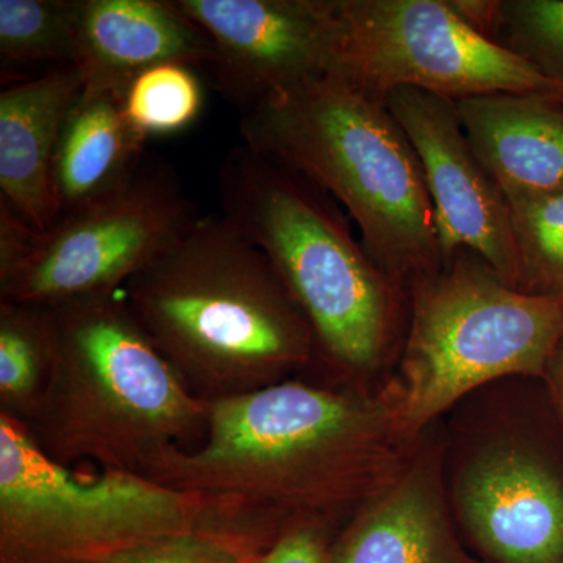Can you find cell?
<instances>
[{
	"label": "cell",
	"instance_id": "cell-1",
	"mask_svg": "<svg viewBox=\"0 0 563 563\" xmlns=\"http://www.w3.org/2000/svg\"><path fill=\"white\" fill-rule=\"evenodd\" d=\"M121 292L206 401L265 387L273 374L303 361L314 340L272 262L221 213L199 217Z\"/></svg>",
	"mask_w": 563,
	"mask_h": 563
},
{
	"label": "cell",
	"instance_id": "cell-2",
	"mask_svg": "<svg viewBox=\"0 0 563 563\" xmlns=\"http://www.w3.org/2000/svg\"><path fill=\"white\" fill-rule=\"evenodd\" d=\"M243 143L317 184L357 224L393 279L443 268L420 158L387 102L331 74L242 114Z\"/></svg>",
	"mask_w": 563,
	"mask_h": 563
},
{
	"label": "cell",
	"instance_id": "cell-3",
	"mask_svg": "<svg viewBox=\"0 0 563 563\" xmlns=\"http://www.w3.org/2000/svg\"><path fill=\"white\" fill-rule=\"evenodd\" d=\"M46 309L51 373L31 433L49 457L143 474L206 431V399L181 379L122 296Z\"/></svg>",
	"mask_w": 563,
	"mask_h": 563
},
{
	"label": "cell",
	"instance_id": "cell-4",
	"mask_svg": "<svg viewBox=\"0 0 563 563\" xmlns=\"http://www.w3.org/2000/svg\"><path fill=\"white\" fill-rule=\"evenodd\" d=\"M221 214L272 262L322 351L368 368L391 325V276L352 232L343 207L302 174L233 147L218 173Z\"/></svg>",
	"mask_w": 563,
	"mask_h": 563
},
{
	"label": "cell",
	"instance_id": "cell-5",
	"mask_svg": "<svg viewBox=\"0 0 563 563\" xmlns=\"http://www.w3.org/2000/svg\"><path fill=\"white\" fill-rule=\"evenodd\" d=\"M251 536L246 515L140 473H74L0 413L2 563H96L143 540L187 532Z\"/></svg>",
	"mask_w": 563,
	"mask_h": 563
},
{
	"label": "cell",
	"instance_id": "cell-6",
	"mask_svg": "<svg viewBox=\"0 0 563 563\" xmlns=\"http://www.w3.org/2000/svg\"><path fill=\"white\" fill-rule=\"evenodd\" d=\"M365 417L344 396L307 385H268L207 401L206 440L174 448L144 476L250 512L272 503L335 495Z\"/></svg>",
	"mask_w": 563,
	"mask_h": 563
},
{
	"label": "cell",
	"instance_id": "cell-7",
	"mask_svg": "<svg viewBox=\"0 0 563 563\" xmlns=\"http://www.w3.org/2000/svg\"><path fill=\"white\" fill-rule=\"evenodd\" d=\"M563 340V292L510 287L461 251L415 285L404 415L422 424L463 393L506 374H540Z\"/></svg>",
	"mask_w": 563,
	"mask_h": 563
},
{
	"label": "cell",
	"instance_id": "cell-8",
	"mask_svg": "<svg viewBox=\"0 0 563 563\" xmlns=\"http://www.w3.org/2000/svg\"><path fill=\"white\" fill-rule=\"evenodd\" d=\"M199 217L176 169L146 152L118 190L51 231L24 225L11 239L0 257L2 301L52 307L121 291Z\"/></svg>",
	"mask_w": 563,
	"mask_h": 563
},
{
	"label": "cell",
	"instance_id": "cell-9",
	"mask_svg": "<svg viewBox=\"0 0 563 563\" xmlns=\"http://www.w3.org/2000/svg\"><path fill=\"white\" fill-rule=\"evenodd\" d=\"M336 74L385 101L399 88L459 102L514 92L562 99L563 88L474 31L450 0H335Z\"/></svg>",
	"mask_w": 563,
	"mask_h": 563
},
{
	"label": "cell",
	"instance_id": "cell-10",
	"mask_svg": "<svg viewBox=\"0 0 563 563\" xmlns=\"http://www.w3.org/2000/svg\"><path fill=\"white\" fill-rule=\"evenodd\" d=\"M213 43L211 85L240 111L339 70L335 0H174Z\"/></svg>",
	"mask_w": 563,
	"mask_h": 563
},
{
	"label": "cell",
	"instance_id": "cell-11",
	"mask_svg": "<svg viewBox=\"0 0 563 563\" xmlns=\"http://www.w3.org/2000/svg\"><path fill=\"white\" fill-rule=\"evenodd\" d=\"M385 102L420 158L443 266L457 252L470 251L518 288L509 201L473 150L455 102L415 88L391 91Z\"/></svg>",
	"mask_w": 563,
	"mask_h": 563
},
{
	"label": "cell",
	"instance_id": "cell-12",
	"mask_svg": "<svg viewBox=\"0 0 563 563\" xmlns=\"http://www.w3.org/2000/svg\"><path fill=\"white\" fill-rule=\"evenodd\" d=\"M214 60L210 36L174 0H81L77 68L85 81L124 90L135 74L161 63L209 73Z\"/></svg>",
	"mask_w": 563,
	"mask_h": 563
},
{
	"label": "cell",
	"instance_id": "cell-13",
	"mask_svg": "<svg viewBox=\"0 0 563 563\" xmlns=\"http://www.w3.org/2000/svg\"><path fill=\"white\" fill-rule=\"evenodd\" d=\"M84 85L85 74L69 66L0 92V199L40 232L57 224L55 152L63 122Z\"/></svg>",
	"mask_w": 563,
	"mask_h": 563
},
{
	"label": "cell",
	"instance_id": "cell-14",
	"mask_svg": "<svg viewBox=\"0 0 563 563\" xmlns=\"http://www.w3.org/2000/svg\"><path fill=\"white\" fill-rule=\"evenodd\" d=\"M474 536L504 563L563 562V490L523 455L477 465L463 488Z\"/></svg>",
	"mask_w": 563,
	"mask_h": 563
},
{
	"label": "cell",
	"instance_id": "cell-15",
	"mask_svg": "<svg viewBox=\"0 0 563 563\" xmlns=\"http://www.w3.org/2000/svg\"><path fill=\"white\" fill-rule=\"evenodd\" d=\"M473 150L507 199L563 190V101L539 95L455 102Z\"/></svg>",
	"mask_w": 563,
	"mask_h": 563
},
{
	"label": "cell",
	"instance_id": "cell-16",
	"mask_svg": "<svg viewBox=\"0 0 563 563\" xmlns=\"http://www.w3.org/2000/svg\"><path fill=\"white\" fill-rule=\"evenodd\" d=\"M122 88L85 81L73 102L54 158L57 222L118 190L146 155V141L132 128Z\"/></svg>",
	"mask_w": 563,
	"mask_h": 563
},
{
	"label": "cell",
	"instance_id": "cell-17",
	"mask_svg": "<svg viewBox=\"0 0 563 563\" xmlns=\"http://www.w3.org/2000/svg\"><path fill=\"white\" fill-rule=\"evenodd\" d=\"M333 563H443L424 495L407 487L380 504L352 529Z\"/></svg>",
	"mask_w": 563,
	"mask_h": 563
},
{
	"label": "cell",
	"instance_id": "cell-18",
	"mask_svg": "<svg viewBox=\"0 0 563 563\" xmlns=\"http://www.w3.org/2000/svg\"><path fill=\"white\" fill-rule=\"evenodd\" d=\"M81 0H0V60L11 68L77 66Z\"/></svg>",
	"mask_w": 563,
	"mask_h": 563
},
{
	"label": "cell",
	"instance_id": "cell-19",
	"mask_svg": "<svg viewBox=\"0 0 563 563\" xmlns=\"http://www.w3.org/2000/svg\"><path fill=\"white\" fill-rule=\"evenodd\" d=\"M51 361V321L46 307L2 301L0 395L3 401L32 413L49 379Z\"/></svg>",
	"mask_w": 563,
	"mask_h": 563
},
{
	"label": "cell",
	"instance_id": "cell-20",
	"mask_svg": "<svg viewBox=\"0 0 563 563\" xmlns=\"http://www.w3.org/2000/svg\"><path fill=\"white\" fill-rule=\"evenodd\" d=\"M122 106L144 140L185 131L202 111L198 69L184 63H161L140 70L125 85Z\"/></svg>",
	"mask_w": 563,
	"mask_h": 563
},
{
	"label": "cell",
	"instance_id": "cell-21",
	"mask_svg": "<svg viewBox=\"0 0 563 563\" xmlns=\"http://www.w3.org/2000/svg\"><path fill=\"white\" fill-rule=\"evenodd\" d=\"M512 213L518 290L563 292V190L507 199Z\"/></svg>",
	"mask_w": 563,
	"mask_h": 563
},
{
	"label": "cell",
	"instance_id": "cell-22",
	"mask_svg": "<svg viewBox=\"0 0 563 563\" xmlns=\"http://www.w3.org/2000/svg\"><path fill=\"white\" fill-rule=\"evenodd\" d=\"M493 41L563 88V0H499Z\"/></svg>",
	"mask_w": 563,
	"mask_h": 563
},
{
	"label": "cell",
	"instance_id": "cell-23",
	"mask_svg": "<svg viewBox=\"0 0 563 563\" xmlns=\"http://www.w3.org/2000/svg\"><path fill=\"white\" fill-rule=\"evenodd\" d=\"M258 554L252 536L199 531L143 540L96 563H250Z\"/></svg>",
	"mask_w": 563,
	"mask_h": 563
},
{
	"label": "cell",
	"instance_id": "cell-24",
	"mask_svg": "<svg viewBox=\"0 0 563 563\" xmlns=\"http://www.w3.org/2000/svg\"><path fill=\"white\" fill-rule=\"evenodd\" d=\"M250 563H333V555L328 553L317 532L302 528L285 533Z\"/></svg>",
	"mask_w": 563,
	"mask_h": 563
},
{
	"label": "cell",
	"instance_id": "cell-25",
	"mask_svg": "<svg viewBox=\"0 0 563 563\" xmlns=\"http://www.w3.org/2000/svg\"><path fill=\"white\" fill-rule=\"evenodd\" d=\"M554 357H558L559 362V380H561L562 384V398H563V340L561 343V346H559L558 352H555Z\"/></svg>",
	"mask_w": 563,
	"mask_h": 563
}]
</instances>
